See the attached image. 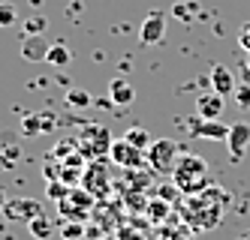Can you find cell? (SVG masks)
<instances>
[{
  "label": "cell",
  "mask_w": 250,
  "mask_h": 240,
  "mask_svg": "<svg viewBox=\"0 0 250 240\" xmlns=\"http://www.w3.org/2000/svg\"><path fill=\"white\" fill-rule=\"evenodd\" d=\"M115 240H145V237H142L136 228H118V237Z\"/></svg>",
  "instance_id": "cell-27"
},
{
  "label": "cell",
  "mask_w": 250,
  "mask_h": 240,
  "mask_svg": "<svg viewBox=\"0 0 250 240\" xmlns=\"http://www.w3.org/2000/svg\"><path fill=\"white\" fill-rule=\"evenodd\" d=\"M247 66H250V63H247Z\"/></svg>",
  "instance_id": "cell-32"
},
{
  "label": "cell",
  "mask_w": 250,
  "mask_h": 240,
  "mask_svg": "<svg viewBox=\"0 0 250 240\" xmlns=\"http://www.w3.org/2000/svg\"><path fill=\"white\" fill-rule=\"evenodd\" d=\"M226 147H229V156L232 159H241L250 147V123H235L229 126V135H226Z\"/></svg>",
  "instance_id": "cell-9"
},
{
  "label": "cell",
  "mask_w": 250,
  "mask_h": 240,
  "mask_svg": "<svg viewBox=\"0 0 250 240\" xmlns=\"http://www.w3.org/2000/svg\"><path fill=\"white\" fill-rule=\"evenodd\" d=\"M187 132L193 138H211V141H226L229 135V126H223V120H193L187 126Z\"/></svg>",
  "instance_id": "cell-8"
},
{
  "label": "cell",
  "mask_w": 250,
  "mask_h": 240,
  "mask_svg": "<svg viewBox=\"0 0 250 240\" xmlns=\"http://www.w3.org/2000/svg\"><path fill=\"white\" fill-rule=\"evenodd\" d=\"M79 144H87V147H84V153H87V156H100V153H109L112 135L105 132V129H100V126H87V129H84V135L79 138Z\"/></svg>",
  "instance_id": "cell-7"
},
{
  "label": "cell",
  "mask_w": 250,
  "mask_h": 240,
  "mask_svg": "<svg viewBox=\"0 0 250 240\" xmlns=\"http://www.w3.org/2000/svg\"><path fill=\"white\" fill-rule=\"evenodd\" d=\"M66 102L84 108V105H91V93H87V90H69V93H66Z\"/></svg>",
  "instance_id": "cell-23"
},
{
  "label": "cell",
  "mask_w": 250,
  "mask_h": 240,
  "mask_svg": "<svg viewBox=\"0 0 250 240\" xmlns=\"http://www.w3.org/2000/svg\"><path fill=\"white\" fill-rule=\"evenodd\" d=\"M40 213H42V207L37 204V201H30V198H12L3 207V216L6 219H19V222H27V219L40 216Z\"/></svg>",
  "instance_id": "cell-10"
},
{
  "label": "cell",
  "mask_w": 250,
  "mask_h": 240,
  "mask_svg": "<svg viewBox=\"0 0 250 240\" xmlns=\"http://www.w3.org/2000/svg\"><path fill=\"white\" fill-rule=\"evenodd\" d=\"M145 153H148V168H154L157 174H172L178 156H181V150H178V144L172 138H157Z\"/></svg>",
  "instance_id": "cell-2"
},
{
  "label": "cell",
  "mask_w": 250,
  "mask_h": 240,
  "mask_svg": "<svg viewBox=\"0 0 250 240\" xmlns=\"http://www.w3.org/2000/svg\"><path fill=\"white\" fill-rule=\"evenodd\" d=\"M48 48L51 45L42 39V33H27L24 42H21V57L30 60V63H40V60L48 57Z\"/></svg>",
  "instance_id": "cell-12"
},
{
  "label": "cell",
  "mask_w": 250,
  "mask_h": 240,
  "mask_svg": "<svg viewBox=\"0 0 250 240\" xmlns=\"http://www.w3.org/2000/svg\"><path fill=\"white\" fill-rule=\"evenodd\" d=\"M226 111V96H220L217 90H208V93L196 96V114L202 120H220Z\"/></svg>",
  "instance_id": "cell-6"
},
{
  "label": "cell",
  "mask_w": 250,
  "mask_h": 240,
  "mask_svg": "<svg viewBox=\"0 0 250 240\" xmlns=\"http://www.w3.org/2000/svg\"><path fill=\"white\" fill-rule=\"evenodd\" d=\"M172 183L184 195H199V192H205L211 186V165H208V159H202L199 153L184 150L181 156H178L175 168H172Z\"/></svg>",
  "instance_id": "cell-1"
},
{
  "label": "cell",
  "mask_w": 250,
  "mask_h": 240,
  "mask_svg": "<svg viewBox=\"0 0 250 240\" xmlns=\"http://www.w3.org/2000/svg\"><path fill=\"white\" fill-rule=\"evenodd\" d=\"M58 207H61V216L76 219V222H84V219L91 216V210H94V195L87 192V189L73 186V189L66 192L63 201H58Z\"/></svg>",
  "instance_id": "cell-3"
},
{
  "label": "cell",
  "mask_w": 250,
  "mask_h": 240,
  "mask_svg": "<svg viewBox=\"0 0 250 240\" xmlns=\"http://www.w3.org/2000/svg\"><path fill=\"white\" fill-rule=\"evenodd\" d=\"M84 189L91 192L94 198L97 195H105V189H109V174H105V168L100 162H94L91 168H87V174H84Z\"/></svg>",
  "instance_id": "cell-13"
},
{
  "label": "cell",
  "mask_w": 250,
  "mask_h": 240,
  "mask_svg": "<svg viewBox=\"0 0 250 240\" xmlns=\"http://www.w3.org/2000/svg\"><path fill=\"white\" fill-rule=\"evenodd\" d=\"M175 15H178V18H184V21H190V18H193L190 6H175Z\"/></svg>",
  "instance_id": "cell-29"
},
{
  "label": "cell",
  "mask_w": 250,
  "mask_h": 240,
  "mask_svg": "<svg viewBox=\"0 0 250 240\" xmlns=\"http://www.w3.org/2000/svg\"><path fill=\"white\" fill-rule=\"evenodd\" d=\"M163 33H166V12L163 9H151L145 15V21H142V27H139V42L145 48H151V45H157L163 39Z\"/></svg>",
  "instance_id": "cell-5"
},
{
  "label": "cell",
  "mask_w": 250,
  "mask_h": 240,
  "mask_svg": "<svg viewBox=\"0 0 250 240\" xmlns=\"http://www.w3.org/2000/svg\"><path fill=\"white\" fill-rule=\"evenodd\" d=\"M42 27H45L42 18H33V21H27V33H42Z\"/></svg>",
  "instance_id": "cell-28"
},
{
  "label": "cell",
  "mask_w": 250,
  "mask_h": 240,
  "mask_svg": "<svg viewBox=\"0 0 250 240\" xmlns=\"http://www.w3.org/2000/svg\"><path fill=\"white\" fill-rule=\"evenodd\" d=\"M51 66H66L69 60H73V54H69V48L63 45V42H55V45H51L48 48V57H45Z\"/></svg>",
  "instance_id": "cell-17"
},
{
  "label": "cell",
  "mask_w": 250,
  "mask_h": 240,
  "mask_svg": "<svg viewBox=\"0 0 250 240\" xmlns=\"http://www.w3.org/2000/svg\"><path fill=\"white\" fill-rule=\"evenodd\" d=\"M69 189H73V186H69V183H63V180H48V186H45V195H48L51 201H63Z\"/></svg>",
  "instance_id": "cell-20"
},
{
  "label": "cell",
  "mask_w": 250,
  "mask_h": 240,
  "mask_svg": "<svg viewBox=\"0 0 250 240\" xmlns=\"http://www.w3.org/2000/svg\"><path fill=\"white\" fill-rule=\"evenodd\" d=\"M3 207H6V195H3V189H0V216H3Z\"/></svg>",
  "instance_id": "cell-30"
},
{
  "label": "cell",
  "mask_w": 250,
  "mask_h": 240,
  "mask_svg": "<svg viewBox=\"0 0 250 240\" xmlns=\"http://www.w3.org/2000/svg\"><path fill=\"white\" fill-rule=\"evenodd\" d=\"M145 210H148V219H151V222H163V219L169 216V201H163V198H151Z\"/></svg>",
  "instance_id": "cell-18"
},
{
  "label": "cell",
  "mask_w": 250,
  "mask_h": 240,
  "mask_svg": "<svg viewBox=\"0 0 250 240\" xmlns=\"http://www.w3.org/2000/svg\"><path fill=\"white\" fill-rule=\"evenodd\" d=\"M61 237H63V240H82V237H84V228H82V222H76V219H69V222H63V225H61Z\"/></svg>",
  "instance_id": "cell-21"
},
{
  "label": "cell",
  "mask_w": 250,
  "mask_h": 240,
  "mask_svg": "<svg viewBox=\"0 0 250 240\" xmlns=\"http://www.w3.org/2000/svg\"><path fill=\"white\" fill-rule=\"evenodd\" d=\"M157 192H160L157 198H163V201H172V198H178V192H181V189H178L175 183H172V186H160Z\"/></svg>",
  "instance_id": "cell-26"
},
{
  "label": "cell",
  "mask_w": 250,
  "mask_h": 240,
  "mask_svg": "<svg viewBox=\"0 0 250 240\" xmlns=\"http://www.w3.org/2000/svg\"><path fill=\"white\" fill-rule=\"evenodd\" d=\"M109 159H112L115 165H121V168H127V171H139L142 165H148V153L139 150V147L130 144L127 138L112 141V147H109Z\"/></svg>",
  "instance_id": "cell-4"
},
{
  "label": "cell",
  "mask_w": 250,
  "mask_h": 240,
  "mask_svg": "<svg viewBox=\"0 0 250 240\" xmlns=\"http://www.w3.org/2000/svg\"><path fill=\"white\" fill-rule=\"evenodd\" d=\"M238 48L250 54V21H244V24L238 27Z\"/></svg>",
  "instance_id": "cell-25"
},
{
  "label": "cell",
  "mask_w": 250,
  "mask_h": 240,
  "mask_svg": "<svg viewBox=\"0 0 250 240\" xmlns=\"http://www.w3.org/2000/svg\"><path fill=\"white\" fill-rule=\"evenodd\" d=\"M235 102H238V108H241V111H250V84H241V87H235Z\"/></svg>",
  "instance_id": "cell-24"
},
{
  "label": "cell",
  "mask_w": 250,
  "mask_h": 240,
  "mask_svg": "<svg viewBox=\"0 0 250 240\" xmlns=\"http://www.w3.org/2000/svg\"><path fill=\"white\" fill-rule=\"evenodd\" d=\"M15 18H19V12H15L12 3H6V0H0V27H12Z\"/></svg>",
  "instance_id": "cell-22"
},
{
  "label": "cell",
  "mask_w": 250,
  "mask_h": 240,
  "mask_svg": "<svg viewBox=\"0 0 250 240\" xmlns=\"http://www.w3.org/2000/svg\"><path fill=\"white\" fill-rule=\"evenodd\" d=\"M235 75H232V69L223 66V63H214L211 66V90H217L220 96H235Z\"/></svg>",
  "instance_id": "cell-11"
},
{
  "label": "cell",
  "mask_w": 250,
  "mask_h": 240,
  "mask_svg": "<svg viewBox=\"0 0 250 240\" xmlns=\"http://www.w3.org/2000/svg\"><path fill=\"white\" fill-rule=\"evenodd\" d=\"M244 240H250V234H247V237H244Z\"/></svg>",
  "instance_id": "cell-31"
},
{
  "label": "cell",
  "mask_w": 250,
  "mask_h": 240,
  "mask_svg": "<svg viewBox=\"0 0 250 240\" xmlns=\"http://www.w3.org/2000/svg\"><path fill=\"white\" fill-rule=\"evenodd\" d=\"M109 96H112L115 105H130L136 99V90H133V84L127 78H112L109 81Z\"/></svg>",
  "instance_id": "cell-14"
},
{
  "label": "cell",
  "mask_w": 250,
  "mask_h": 240,
  "mask_svg": "<svg viewBox=\"0 0 250 240\" xmlns=\"http://www.w3.org/2000/svg\"><path fill=\"white\" fill-rule=\"evenodd\" d=\"M124 138H127L130 144H136L139 150H148V147L154 144L151 141V132H148V129H142V126H130L127 132H124Z\"/></svg>",
  "instance_id": "cell-16"
},
{
  "label": "cell",
  "mask_w": 250,
  "mask_h": 240,
  "mask_svg": "<svg viewBox=\"0 0 250 240\" xmlns=\"http://www.w3.org/2000/svg\"><path fill=\"white\" fill-rule=\"evenodd\" d=\"M40 120H42V114H27L21 120V132L24 135H40V132H45V129H51V123H40Z\"/></svg>",
  "instance_id": "cell-19"
},
{
  "label": "cell",
  "mask_w": 250,
  "mask_h": 240,
  "mask_svg": "<svg viewBox=\"0 0 250 240\" xmlns=\"http://www.w3.org/2000/svg\"><path fill=\"white\" fill-rule=\"evenodd\" d=\"M27 231H30L33 240H48L51 234H55V222H51L45 213H40V216L27 219Z\"/></svg>",
  "instance_id": "cell-15"
}]
</instances>
